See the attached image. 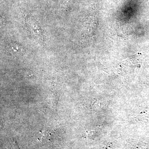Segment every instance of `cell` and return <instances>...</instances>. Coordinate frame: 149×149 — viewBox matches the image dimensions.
<instances>
[{
	"label": "cell",
	"mask_w": 149,
	"mask_h": 149,
	"mask_svg": "<svg viewBox=\"0 0 149 149\" xmlns=\"http://www.w3.org/2000/svg\"><path fill=\"white\" fill-rule=\"evenodd\" d=\"M54 131L52 129H47V130H43L40 132V136L41 140L45 141L46 140H49V138L51 137Z\"/></svg>",
	"instance_id": "cell-1"
}]
</instances>
